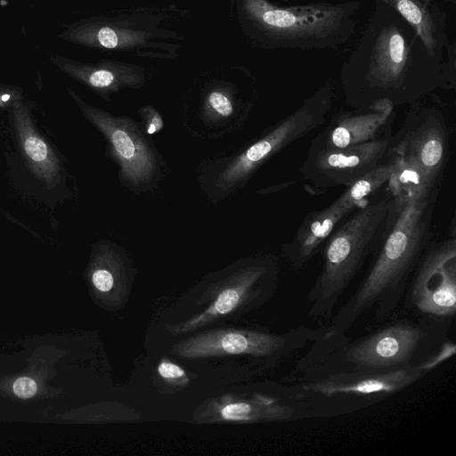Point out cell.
<instances>
[{
  "label": "cell",
  "instance_id": "obj_1",
  "mask_svg": "<svg viewBox=\"0 0 456 456\" xmlns=\"http://www.w3.org/2000/svg\"><path fill=\"white\" fill-rule=\"evenodd\" d=\"M436 192L394 204L372 265L354 293L338 309L326 335H343L370 310L373 311L374 324L382 323L395 314L415 267L429 244Z\"/></svg>",
  "mask_w": 456,
  "mask_h": 456
},
{
  "label": "cell",
  "instance_id": "obj_2",
  "mask_svg": "<svg viewBox=\"0 0 456 456\" xmlns=\"http://www.w3.org/2000/svg\"><path fill=\"white\" fill-rule=\"evenodd\" d=\"M394 198L386 193L368 201L338 224L326 239L321 273L307 294V316L327 319L362 268L379 247L394 211Z\"/></svg>",
  "mask_w": 456,
  "mask_h": 456
},
{
  "label": "cell",
  "instance_id": "obj_3",
  "mask_svg": "<svg viewBox=\"0 0 456 456\" xmlns=\"http://www.w3.org/2000/svg\"><path fill=\"white\" fill-rule=\"evenodd\" d=\"M330 96L321 94L306 100L240 151L208 163L200 181L208 197L216 201L234 193L273 155L324 124L331 105Z\"/></svg>",
  "mask_w": 456,
  "mask_h": 456
},
{
  "label": "cell",
  "instance_id": "obj_4",
  "mask_svg": "<svg viewBox=\"0 0 456 456\" xmlns=\"http://www.w3.org/2000/svg\"><path fill=\"white\" fill-rule=\"evenodd\" d=\"M70 94L83 116L105 137L109 154L119 167L122 183L136 193L152 189L160 178L162 161L140 124L88 105L73 92Z\"/></svg>",
  "mask_w": 456,
  "mask_h": 456
},
{
  "label": "cell",
  "instance_id": "obj_5",
  "mask_svg": "<svg viewBox=\"0 0 456 456\" xmlns=\"http://www.w3.org/2000/svg\"><path fill=\"white\" fill-rule=\"evenodd\" d=\"M279 264L271 255L243 260L217 285L210 305L200 314L178 324L165 325L173 336L184 335L214 322L241 308L258 306L277 289Z\"/></svg>",
  "mask_w": 456,
  "mask_h": 456
},
{
  "label": "cell",
  "instance_id": "obj_6",
  "mask_svg": "<svg viewBox=\"0 0 456 456\" xmlns=\"http://www.w3.org/2000/svg\"><path fill=\"white\" fill-rule=\"evenodd\" d=\"M393 168L394 160L390 156L386 162L346 187L330 206L307 214L293 240L281 247V256L289 265L294 269L304 267L342 220L365 205L368 197L386 186Z\"/></svg>",
  "mask_w": 456,
  "mask_h": 456
},
{
  "label": "cell",
  "instance_id": "obj_7",
  "mask_svg": "<svg viewBox=\"0 0 456 456\" xmlns=\"http://www.w3.org/2000/svg\"><path fill=\"white\" fill-rule=\"evenodd\" d=\"M319 336V330L307 327L281 334L255 330H211L180 340L170 353L186 359L243 354L279 360Z\"/></svg>",
  "mask_w": 456,
  "mask_h": 456
},
{
  "label": "cell",
  "instance_id": "obj_8",
  "mask_svg": "<svg viewBox=\"0 0 456 456\" xmlns=\"http://www.w3.org/2000/svg\"><path fill=\"white\" fill-rule=\"evenodd\" d=\"M404 306L435 319L456 314V239L428 245L412 273Z\"/></svg>",
  "mask_w": 456,
  "mask_h": 456
},
{
  "label": "cell",
  "instance_id": "obj_9",
  "mask_svg": "<svg viewBox=\"0 0 456 456\" xmlns=\"http://www.w3.org/2000/svg\"><path fill=\"white\" fill-rule=\"evenodd\" d=\"M392 138L390 134L357 145L309 150L300 172L317 190L347 187L390 158Z\"/></svg>",
  "mask_w": 456,
  "mask_h": 456
},
{
  "label": "cell",
  "instance_id": "obj_10",
  "mask_svg": "<svg viewBox=\"0 0 456 456\" xmlns=\"http://www.w3.org/2000/svg\"><path fill=\"white\" fill-rule=\"evenodd\" d=\"M390 151L416 162L429 182L438 187L449 152L444 114L432 108L411 111L393 134Z\"/></svg>",
  "mask_w": 456,
  "mask_h": 456
},
{
  "label": "cell",
  "instance_id": "obj_11",
  "mask_svg": "<svg viewBox=\"0 0 456 456\" xmlns=\"http://www.w3.org/2000/svg\"><path fill=\"white\" fill-rule=\"evenodd\" d=\"M428 326L401 321L349 345L345 360L354 370H387L411 363L428 342Z\"/></svg>",
  "mask_w": 456,
  "mask_h": 456
},
{
  "label": "cell",
  "instance_id": "obj_12",
  "mask_svg": "<svg viewBox=\"0 0 456 456\" xmlns=\"http://www.w3.org/2000/svg\"><path fill=\"white\" fill-rule=\"evenodd\" d=\"M426 373L417 364H404L387 370L332 371L301 384L305 393L327 397L335 395H387L399 392L420 379Z\"/></svg>",
  "mask_w": 456,
  "mask_h": 456
},
{
  "label": "cell",
  "instance_id": "obj_13",
  "mask_svg": "<svg viewBox=\"0 0 456 456\" xmlns=\"http://www.w3.org/2000/svg\"><path fill=\"white\" fill-rule=\"evenodd\" d=\"M394 107L391 102L381 101L367 109L335 114L314 138L309 150L357 145L392 134Z\"/></svg>",
  "mask_w": 456,
  "mask_h": 456
},
{
  "label": "cell",
  "instance_id": "obj_14",
  "mask_svg": "<svg viewBox=\"0 0 456 456\" xmlns=\"http://www.w3.org/2000/svg\"><path fill=\"white\" fill-rule=\"evenodd\" d=\"M295 409L279 399L261 394L248 397L225 395L209 401L196 419L204 422H279L295 418Z\"/></svg>",
  "mask_w": 456,
  "mask_h": 456
},
{
  "label": "cell",
  "instance_id": "obj_15",
  "mask_svg": "<svg viewBox=\"0 0 456 456\" xmlns=\"http://www.w3.org/2000/svg\"><path fill=\"white\" fill-rule=\"evenodd\" d=\"M14 128L21 152L33 173L48 186L60 179V162L50 144L37 131L27 106L17 100L12 103Z\"/></svg>",
  "mask_w": 456,
  "mask_h": 456
},
{
  "label": "cell",
  "instance_id": "obj_16",
  "mask_svg": "<svg viewBox=\"0 0 456 456\" xmlns=\"http://www.w3.org/2000/svg\"><path fill=\"white\" fill-rule=\"evenodd\" d=\"M128 259L124 250L109 241H101L94 247L90 266V281L94 289L115 303L126 293Z\"/></svg>",
  "mask_w": 456,
  "mask_h": 456
},
{
  "label": "cell",
  "instance_id": "obj_17",
  "mask_svg": "<svg viewBox=\"0 0 456 456\" xmlns=\"http://www.w3.org/2000/svg\"><path fill=\"white\" fill-rule=\"evenodd\" d=\"M394 168L386 184L395 204L424 198L437 191L422 169L412 159L391 153Z\"/></svg>",
  "mask_w": 456,
  "mask_h": 456
},
{
  "label": "cell",
  "instance_id": "obj_18",
  "mask_svg": "<svg viewBox=\"0 0 456 456\" xmlns=\"http://www.w3.org/2000/svg\"><path fill=\"white\" fill-rule=\"evenodd\" d=\"M248 7L265 24L289 33L314 31L328 21V12L317 11L311 13H297L290 10L274 8L263 0H248Z\"/></svg>",
  "mask_w": 456,
  "mask_h": 456
},
{
  "label": "cell",
  "instance_id": "obj_19",
  "mask_svg": "<svg viewBox=\"0 0 456 456\" xmlns=\"http://www.w3.org/2000/svg\"><path fill=\"white\" fill-rule=\"evenodd\" d=\"M416 28L418 34L428 47H432L434 38L432 24L426 11L416 0H386Z\"/></svg>",
  "mask_w": 456,
  "mask_h": 456
},
{
  "label": "cell",
  "instance_id": "obj_20",
  "mask_svg": "<svg viewBox=\"0 0 456 456\" xmlns=\"http://www.w3.org/2000/svg\"><path fill=\"white\" fill-rule=\"evenodd\" d=\"M203 110V118L215 123H225L239 116L232 99L224 92L217 90L208 95Z\"/></svg>",
  "mask_w": 456,
  "mask_h": 456
},
{
  "label": "cell",
  "instance_id": "obj_21",
  "mask_svg": "<svg viewBox=\"0 0 456 456\" xmlns=\"http://www.w3.org/2000/svg\"><path fill=\"white\" fill-rule=\"evenodd\" d=\"M455 343L451 340L445 341L442 345L441 348L437 350L433 356L427 358L426 360H424L423 362L417 365L421 370H423L427 374L428 371L436 368L444 361L453 356L455 354Z\"/></svg>",
  "mask_w": 456,
  "mask_h": 456
},
{
  "label": "cell",
  "instance_id": "obj_22",
  "mask_svg": "<svg viewBox=\"0 0 456 456\" xmlns=\"http://www.w3.org/2000/svg\"><path fill=\"white\" fill-rule=\"evenodd\" d=\"M138 112L141 116L140 126L145 134H156L163 128L162 117L154 108L144 106Z\"/></svg>",
  "mask_w": 456,
  "mask_h": 456
},
{
  "label": "cell",
  "instance_id": "obj_23",
  "mask_svg": "<svg viewBox=\"0 0 456 456\" xmlns=\"http://www.w3.org/2000/svg\"><path fill=\"white\" fill-rule=\"evenodd\" d=\"M157 370L159 376L167 382L186 384L189 381L184 370L168 360L161 361Z\"/></svg>",
  "mask_w": 456,
  "mask_h": 456
},
{
  "label": "cell",
  "instance_id": "obj_24",
  "mask_svg": "<svg viewBox=\"0 0 456 456\" xmlns=\"http://www.w3.org/2000/svg\"><path fill=\"white\" fill-rule=\"evenodd\" d=\"M37 385L30 377H20L12 384L13 394L20 399H29L37 394Z\"/></svg>",
  "mask_w": 456,
  "mask_h": 456
}]
</instances>
